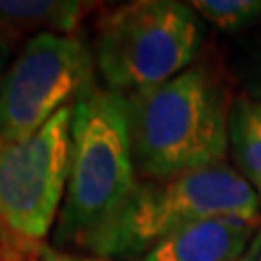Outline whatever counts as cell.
<instances>
[{"label":"cell","instance_id":"1","mask_svg":"<svg viewBox=\"0 0 261 261\" xmlns=\"http://www.w3.org/2000/svg\"><path fill=\"white\" fill-rule=\"evenodd\" d=\"M231 102L222 81L202 63L126 96L137 176L170 181L226 163Z\"/></svg>","mask_w":261,"mask_h":261},{"label":"cell","instance_id":"2","mask_svg":"<svg viewBox=\"0 0 261 261\" xmlns=\"http://www.w3.org/2000/svg\"><path fill=\"white\" fill-rule=\"evenodd\" d=\"M72 154L57 246L92 252L140 185L130 152L126 96L85 81L74 98Z\"/></svg>","mask_w":261,"mask_h":261},{"label":"cell","instance_id":"3","mask_svg":"<svg viewBox=\"0 0 261 261\" xmlns=\"http://www.w3.org/2000/svg\"><path fill=\"white\" fill-rule=\"evenodd\" d=\"M214 218L261 220L255 190L228 163L170 181H142L92 252L113 261L146 257L170 235Z\"/></svg>","mask_w":261,"mask_h":261},{"label":"cell","instance_id":"4","mask_svg":"<svg viewBox=\"0 0 261 261\" xmlns=\"http://www.w3.org/2000/svg\"><path fill=\"white\" fill-rule=\"evenodd\" d=\"M190 3L137 0L100 20L94 63L102 87L120 96L168 83L194 65L202 24Z\"/></svg>","mask_w":261,"mask_h":261},{"label":"cell","instance_id":"5","mask_svg":"<svg viewBox=\"0 0 261 261\" xmlns=\"http://www.w3.org/2000/svg\"><path fill=\"white\" fill-rule=\"evenodd\" d=\"M74 105H65L35 133L0 142V222L15 238L42 242L65 198Z\"/></svg>","mask_w":261,"mask_h":261},{"label":"cell","instance_id":"6","mask_svg":"<svg viewBox=\"0 0 261 261\" xmlns=\"http://www.w3.org/2000/svg\"><path fill=\"white\" fill-rule=\"evenodd\" d=\"M89 76V53L76 35L29 37L0 81V142L42 128Z\"/></svg>","mask_w":261,"mask_h":261},{"label":"cell","instance_id":"7","mask_svg":"<svg viewBox=\"0 0 261 261\" xmlns=\"http://www.w3.org/2000/svg\"><path fill=\"white\" fill-rule=\"evenodd\" d=\"M261 220L214 218L157 244L142 261H235L250 248Z\"/></svg>","mask_w":261,"mask_h":261},{"label":"cell","instance_id":"8","mask_svg":"<svg viewBox=\"0 0 261 261\" xmlns=\"http://www.w3.org/2000/svg\"><path fill=\"white\" fill-rule=\"evenodd\" d=\"M79 0H0V33L15 42L24 35H74L76 24L94 9Z\"/></svg>","mask_w":261,"mask_h":261},{"label":"cell","instance_id":"9","mask_svg":"<svg viewBox=\"0 0 261 261\" xmlns=\"http://www.w3.org/2000/svg\"><path fill=\"white\" fill-rule=\"evenodd\" d=\"M228 152L261 205V102L248 94L233 98L228 113Z\"/></svg>","mask_w":261,"mask_h":261},{"label":"cell","instance_id":"10","mask_svg":"<svg viewBox=\"0 0 261 261\" xmlns=\"http://www.w3.org/2000/svg\"><path fill=\"white\" fill-rule=\"evenodd\" d=\"M190 7L224 33H242L261 20V0H194Z\"/></svg>","mask_w":261,"mask_h":261},{"label":"cell","instance_id":"11","mask_svg":"<svg viewBox=\"0 0 261 261\" xmlns=\"http://www.w3.org/2000/svg\"><path fill=\"white\" fill-rule=\"evenodd\" d=\"M20 246L31 252L33 257L42 259V261H113V259H105V257H89V255H72V252H65V250H59V248H50L46 246L42 242H27V240H20Z\"/></svg>","mask_w":261,"mask_h":261},{"label":"cell","instance_id":"12","mask_svg":"<svg viewBox=\"0 0 261 261\" xmlns=\"http://www.w3.org/2000/svg\"><path fill=\"white\" fill-rule=\"evenodd\" d=\"M0 261H42V259L33 257L31 252L24 250L20 246V242L15 240V242H11V246H7V250L0 255Z\"/></svg>","mask_w":261,"mask_h":261},{"label":"cell","instance_id":"13","mask_svg":"<svg viewBox=\"0 0 261 261\" xmlns=\"http://www.w3.org/2000/svg\"><path fill=\"white\" fill-rule=\"evenodd\" d=\"M248 96L255 98L257 102H261V57H259L255 70H252V74L248 79Z\"/></svg>","mask_w":261,"mask_h":261},{"label":"cell","instance_id":"14","mask_svg":"<svg viewBox=\"0 0 261 261\" xmlns=\"http://www.w3.org/2000/svg\"><path fill=\"white\" fill-rule=\"evenodd\" d=\"M11 39L5 35V33H0V81H3L5 72H7V61H9V55H11Z\"/></svg>","mask_w":261,"mask_h":261},{"label":"cell","instance_id":"15","mask_svg":"<svg viewBox=\"0 0 261 261\" xmlns=\"http://www.w3.org/2000/svg\"><path fill=\"white\" fill-rule=\"evenodd\" d=\"M259 252H261V231L257 233V238H255V242L250 244V248L244 252V255L240 257V259H235V261H257L259 259Z\"/></svg>","mask_w":261,"mask_h":261},{"label":"cell","instance_id":"16","mask_svg":"<svg viewBox=\"0 0 261 261\" xmlns=\"http://www.w3.org/2000/svg\"><path fill=\"white\" fill-rule=\"evenodd\" d=\"M257 261H261V252H259V259H257Z\"/></svg>","mask_w":261,"mask_h":261}]
</instances>
